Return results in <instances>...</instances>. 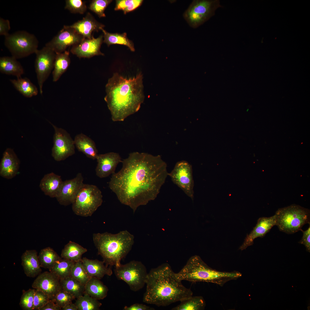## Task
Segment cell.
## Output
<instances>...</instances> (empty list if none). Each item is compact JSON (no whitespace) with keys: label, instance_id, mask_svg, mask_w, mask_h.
<instances>
[{"label":"cell","instance_id":"d6a6232c","mask_svg":"<svg viewBox=\"0 0 310 310\" xmlns=\"http://www.w3.org/2000/svg\"><path fill=\"white\" fill-rule=\"evenodd\" d=\"M180 304L172 308V310H203L206 306L205 301L202 296H192L181 301Z\"/></svg>","mask_w":310,"mask_h":310},{"label":"cell","instance_id":"b9f144b4","mask_svg":"<svg viewBox=\"0 0 310 310\" xmlns=\"http://www.w3.org/2000/svg\"><path fill=\"white\" fill-rule=\"evenodd\" d=\"M50 300L49 297L41 291L35 289L33 310H40Z\"/></svg>","mask_w":310,"mask_h":310},{"label":"cell","instance_id":"60d3db41","mask_svg":"<svg viewBox=\"0 0 310 310\" xmlns=\"http://www.w3.org/2000/svg\"><path fill=\"white\" fill-rule=\"evenodd\" d=\"M75 299L70 294L61 289L51 300L62 308L72 303Z\"/></svg>","mask_w":310,"mask_h":310},{"label":"cell","instance_id":"9c48e42d","mask_svg":"<svg viewBox=\"0 0 310 310\" xmlns=\"http://www.w3.org/2000/svg\"><path fill=\"white\" fill-rule=\"evenodd\" d=\"M114 272L116 278L125 282L134 292L144 287L148 273L145 266L141 262L135 260L115 267Z\"/></svg>","mask_w":310,"mask_h":310},{"label":"cell","instance_id":"4fadbf2b","mask_svg":"<svg viewBox=\"0 0 310 310\" xmlns=\"http://www.w3.org/2000/svg\"><path fill=\"white\" fill-rule=\"evenodd\" d=\"M51 124L55 130L52 156L57 161L64 160L75 153L74 140L65 130Z\"/></svg>","mask_w":310,"mask_h":310},{"label":"cell","instance_id":"ee69618b","mask_svg":"<svg viewBox=\"0 0 310 310\" xmlns=\"http://www.w3.org/2000/svg\"><path fill=\"white\" fill-rule=\"evenodd\" d=\"M10 29L9 21L8 20L0 18V35L5 36L8 35Z\"/></svg>","mask_w":310,"mask_h":310},{"label":"cell","instance_id":"bcb514c9","mask_svg":"<svg viewBox=\"0 0 310 310\" xmlns=\"http://www.w3.org/2000/svg\"><path fill=\"white\" fill-rule=\"evenodd\" d=\"M124 310H154V309L142 304L135 303L129 306H125Z\"/></svg>","mask_w":310,"mask_h":310},{"label":"cell","instance_id":"681fc988","mask_svg":"<svg viewBox=\"0 0 310 310\" xmlns=\"http://www.w3.org/2000/svg\"><path fill=\"white\" fill-rule=\"evenodd\" d=\"M62 310H78V309L75 304L71 303L61 308Z\"/></svg>","mask_w":310,"mask_h":310},{"label":"cell","instance_id":"30bf717a","mask_svg":"<svg viewBox=\"0 0 310 310\" xmlns=\"http://www.w3.org/2000/svg\"><path fill=\"white\" fill-rule=\"evenodd\" d=\"M221 7L218 0H193L184 13L183 17L191 27L196 28L214 16L216 10Z\"/></svg>","mask_w":310,"mask_h":310},{"label":"cell","instance_id":"7c38bea8","mask_svg":"<svg viewBox=\"0 0 310 310\" xmlns=\"http://www.w3.org/2000/svg\"><path fill=\"white\" fill-rule=\"evenodd\" d=\"M168 176L175 184L193 199L194 181L191 165L186 161H179L171 172L168 173Z\"/></svg>","mask_w":310,"mask_h":310},{"label":"cell","instance_id":"74e56055","mask_svg":"<svg viewBox=\"0 0 310 310\" xmlns=\"http://www.w3.org/2000/svg\"><path fill=\"white\" fill-rule=\"evenodd\" d=\"M35 289L23 290L20 298L19 305L24 310H33Z\"/></svg>","mask_w":310,"mask_h":310},{"label":"cell","instance_id":"f35d334b","mask_svg":"<svg viewBox=\"0 0 310 310\" xmlns=\"http://www.w3.org/2000/svg\"><path fill=\"white\" fill-rule=\"evenodd\" d=\"M111 0H93L90 4L89 8L99 18L106 17L104 11L112 2Z\"/></svg>","mask_w":310,"mask_h":310},{"label":"cell","instance_id":"ab89813d","mask_svg":"<svg viewBox=\"0 0 310 310\" xmlns=\"http://www.w3.org/2000/svg\"><path fill=\"white\" fill-rule=\"evenodd\" d=\"M65 3V9L72 13L83 14L86 10V4L81 0H67Z\"/></svg>","mask_w":310,"mask_h":310},{"label":"cell","instance_id":"d4e9b609","mask_svg":"<svg viewBox=\"0 0 310 310\" xmlns=\"http://www.w3.org/2000/svg\"><path fill=\"white\" fill-rule=\"evenodd\" d=\"M75 146L78 150L88 157L96 159L98 151L94 142L85 135L81 133L77 135L74 140Z\"/></svg>","mask_w":310,"mask_h":310},{"label":"cell","instance_id":"8d00e7d4","mask_svg":"<svg viewBox=\"0 0 310 310\" xmlns=\"http://www.w3.org/2000/svg\"><path fill=\"white\" fill-rule=\"evenodd\" d=\"M70 276L84 285L91 278L86 271L82 261L75 262L72 269Z\"/></svg>","mask_w":310,"mask_h":310},{"label":"cell","instance_id":"f6af8a7d","mask_svg":"<svg viewBox=\"0 0 310 310\" xmlns=\"http://www.w3.org/2000/svg\"><path fill=\"white\" fill-rule=\"evenodd\" d=\"M135 0H118L116 1L115 10H123L126 8L132 5Z\"/></svg>","mask_w":310,"mask_h":310},{"label":"cell","instance_id":"484cf974","mask_svg":"<svg viewBox=\"0 0 310 310\" xmlns=\"http://www.w3.org/2000/svg\"><path fill=\"white\" fill-rule=\"evenodd\" d=\"M17 59L12 56L0 58V71L2 73L21 77L24 73V69Z\"/></svg>","mask_w":310,"mask_h":310},{"label":"cell","instance_id":"d590c367","mask_svg":"<svg viewBox=\"0 0 310 310\" xmlns=\"http://www.w3.org/2000/svg\"><path fill=\"white\" fill-rule=\"evenodd\" d=\"M75 304L78 310H99L102 305L98 300L86 294L77 299Z\"/></svg>","mask_w":310,"mask_h":310},{"label":"cell","instance_id":"4dcf8cb0","mask_svg":"<svg viewBox=\"0 0 310 310\" xmlns=\"http://www.w3.org/2000/svg\"><path fill=\"white\" fill-rule=\"evenodd\" d=\"M103 33V42L109 46L113 44H119L127 46L132 51H134L135 49L132 41L127 37V33H112L107 32L103 28L101 29Z\"/></svg>","mask_w":310,"mask_h":310},{"label":"cell","instance_id":"f546056e","mask_svg":"<svg viewBox=\"0 0 310 310\" xmlns=\"http://www.w3.org/2000/svg\"><path fill=\"white\" fill-rule=\"evenodd\" d=\"M61 288L78 299L85 294V285L80 282L69 276L60 280Z\"/></svg>","mask_w":310,"mask_h":310},{"label":"cell","instance_id":"8992f818","mask_svg":"<svg viewBox=\"0 0 310 310\" xmlns=\"http://www.w3.org/2000/svg\"><path fill=\"white\" fill-rule=\"evenodd\" d=\"M276 225L280 230L292 234L302 230L305 224H310V212L308 209L292 204L279 208L275 214Z\"/></svg>","mask_w":310,"mask_h":310},{"label":"cell","instance_id":"1f68e13d","mask_svg":"<svg viewBox=\"0 0 310 310\" xmlns=\"http://www.w3.org/2000/svg\"><path fill=\"white\" fill-rule=\"evenodd\" d=\"M10 81L17 90L26 97H31L38 93L36 87L27 78L21 77Z\"/></svg>","mask_w":310,"mask_h":310},{"label":"cell","instance_id":"44dd1931","mask_svg":"<svg viewBox=\"0 0 310 310\" xmlns=\"http://www.w3.org/2000/svg\"><path fill=\"white\" fill-rule=\"evenodd\" d=\"M69 26L84 38L88 39L93 36L92 34L93 32H98L104 27L103 24L97 21L89 12H88L81 20Z\"/></svg>","mask_w":310,"mask_h":310},{"label":"cell","instance_id":"277c9868","mask_svg":"<svg viewBox=\"0 0 310 310\" xmlns=\"http://www.w3.org/2000/svg\"><path fill=\"white\" fill-rule=\"evenodd\" d=\"M94 243L98 253L106 264L119 266L121 261L131 251L134 243V237L127 230L116 234L107 232L94 233Z\"/></svg>","mask_w":310,"mask_h":310},{"label":"cell","instance_id":"2e32d148","mask_svg":"<svg viewBox=\"0 0 310 310\" xmlns=\"http://www.w3.org/2000/svg\"><path fill=\"white\" fill-rule=\"evenodd\" d=\"M32 287L38 289L52 299L61 289L60 279L50 272H45L38 275L34 281Z\"/></svg>","mask_w":310,"mask_h":310},{"label":"cell","instance_id":"5b68a950","mask_svg":"<svg viewBox=\"0 0 310 310\" xmlns=\"http://www.w3.org/2000/svg\"><path fill=\"white\" fill-rule=\"evenodd\" d=\"M176 275L181 281L192 282H204L215 284L222 286L227 282L237 280L242 276L238 271L222 272L212 269L198 255L191 257Z\"/></svg>","mask_w":310,"mask_h":310},{"label":"cell","instance_id":"5bb4252c","mask_svg":"<svg viewBox=\"0 0 310 310\" xmlns=\"http://www.w3.org/2000/svg\"><path fill=\"white\" fill-rule=\"evenodd\" d=\"M84 38L69 26L63 28L45 46L48 47L56 53H63L67 48L80 42Z\"/></svg>","mask_w":310,"mask_h":310},{"label":"cell","instance_id":"6da1fadb","mask_svg":"<svg viewBox=\"0 0 310 310\" xmlns=\"http://www.w3.org/2000/svg\"><path fill=\"white\" fill-rule=\"evenodd\" d=\"M121 162V168L112 175L108 187L134 213L157 197L168 176L167 164L160 155L137 152Z\"/></svg>","mask_w":310,"mask_h":310},{"label":"cell","instance_id":"603a6c76","mask_svg":"<svg viewBox=\"0 0 310 310\" xmlns=\"http://www.w3.org/2000/svg\"><path fill=\"white\" fill-rule=\"evenodd\" d=\"M21 262L24 272L27 276L34 278L41 273V267L36 250H26L22 255Z\"/></svg>","mask_w":310,"mask_h":310},{"label":"cell","instance_id":"7bdbcfd3","mask_svg":"<svg viewBox=\"0 0 310 310\" xmlns=\"http://www.w3.org/2000/svg\"><path fill=\"white\" fill-rule=\"evenodd\" d=\"M303 233V237L299 243L304 245L306 248V251L310 252V226L305 231L301 230Z\"/></svg>","mask_w":310,"mask_h":310},{"label":"cell","instance_id":"4316f807","mask_svg":"<svg viewBox=\"0 0 310 310\" xmlns=\"http://www.w3.org/2000/svg\"><path fill=\"white\" fill-rule=\"evenodd\" d=\"M108 287L99 279L91 277L85 285V294L98 300H102L107 296Z\"/></svg>","mask_w":310,"mask_h":310},{"label":"cell","instance_id":"83f0119b","mask_svg":"<svg viewBox=\"0 0 310 310\" xmlns=\"http://www.w3.org/2000/svg\"><path fill=\"white\" fill-rule=\"evenodd\" d=\"M70 63L69 52L67 51L56 53L54 68L52 71L53 80L57 81L66 71Z\"/></svg>","mask_w":310,"mask_h":310},{"label":"cell","instance_id":"cb8c5ba5","mask_svg":"<svg viewBox=\"0 0 310 310\" xmlns=\"http://www.w3.org/2000/svg\"><path fill=\"white\" fill-rule=\"evenodd\" d=\"M63 182L60 176L51 173L44 175L40 181L39 187L45 195L52 198H56Z\"/></svg>","mask_w":310,"mask_h":310},{"label":"cell","instance_id":"e0dca14e","mask_svg":"<svg viewBox=\"0 0 310 310\" xmlns=\"http://www.w3.org/2000/svg\"><path fill=\"white\" fill-rule=\"evenodd\" d=\"M103 37L101 35L96 38L93 36L91 39L84 38L79 43L72 46L70 51L79 58H89L95 56H103L104 54L100 51Z\"/></svg>","mask_w":310,"mask_h":310},{"label":"cell","instance_id":"836d02e7","mask_svg":"<svg viewBox=\"0 0 310 310\" xmlns=\"http://www.w3.org/2000/svg\"><path fill=\"white\" fill-rule=\"evenodd\" d=\"M75 262L61 257L55 262L49 271L60 280L63 279L70 276L72 269Z\"/></svg>","mask_w":310,"mask_h":310},{"label":"cell","instance_id":"3957f363","mask_svg":"<svg viewBox=\"0 0 310 310\" xmlns=\"http://www.w3.org/2000/svg\"><path fill=\"white\" fill-rule=\"evenodd\" d=\"M181 281L167 263L152 269L147 276L143 301L166 307L192 296L191 289L185 287Z\"/></svg>","mask_w":310,"mask_h":310},{"label":"cell","instance_id":"9a60e30c","mask_svg":"<svg viewBox=\"0 0 310 310\" xmlns=\"http://www.w3.org/2000/svg\"><path fill=\"white\" fill-rule=\"evenodd\" d=\"M84 178L81 173L73 179L63 182L59 192L56 198L61 205L72 204L84 185Z\"/></svg>","mask_w":310,"mask_h":310},{"label":"cell","instance_id":"ba28073f","mask_svg":"<svg viewBox=\"0 0 310 310\" xmlns=\"http://www.w3.org/2000/svg\"><path fill=\"white\" fill-rule=\"evenodd\" d=\"M5 44L16 59L23 58L35 53L38 41L33 34L25 31H19L5 36Z\"/></svg>","mask_w":310,"mask_h":310},{"label":"cell","instance_id":"f1b7e54d","mask_svg":"<svg viewBox=\"0 0 310 310\" xmlns=\"http://www.w3.org/2000/svg\"><path fill=\"white\" fill-rule=\"evenodd\" d=\"M87 251L86 249L79 244L70 241L62 249L61 257L75 262L82 261L83 254Z\"/></svg>","mask_w":310,"mask_h":310},{"label":"cell","instance_id":"ac0fdd59","mask_svg":"<svg viewBox=\"0 0 310 310\" xmlns=\"http://www.w3.org/2000/svg\"><path fill=\"white\" fill-rule=\"evenodd\" d=\"M96 159L97 162L95 169L96 175L101 178L115 173L117 165L122 161L120 154L113 152L98 154Z\"/></svg>","mask_w":310,"mask_h":310},{"label":"cell","instance_id":"7402d4cb","mask_svg":"<svg viewBox=\"0 0 310 310\" xmlns=\"http://www.w3.org/2000/svg\"><path fill=\"white\" fill-rule=\"evenodd\" d=\"M83 266L90 277L101 279L104 276H111L113 274L111 267L105 264L104 261L90 259L84 257L82 261Z\"/></svg>","mask_w":310,"mask_h":310},{"label":"cell","instance_id":"e575fe53","mask_svg":"<svg viewBox=\"0 0 310 310\" xmlns=\"http://www.w3.org/2000/svg\"><path fill=\"white\" fill-rule=\"evenodd\" d=\"M61 258L52 248L50 247L42 249L38 255L41 267L49 270L53 267L55 262Z\"/></svg>","mask_w":310,"mask_h":310},{"label":"cell","instance_id":"7a4b0ae2","mask_svg":"<svg viewBox=\"0 0 310 310\" xmlns=\"http://www.w3.org/2000/svg\"><path fill=\"white\" fill-rule=\"evenodd\" d=\"M143 75L127 78L114 73L105 86L104 98L113 121H122L137 112L144 99Z\"/></svg>","mask_w":310,"mask_h":310},{"label":"cell","instance_id":"d6986e66","mask_svg":"<svg viewBox=\"0 0 310 310\" xmlns=\"http://www.w3.org/2000/svg\"><path fill=\"white\" fill-rule=\"evenodd\" d=\"M275 215L269 217L259 218L257 224L249 234L247 235L243 244L239 249L241 251L245 249L248 247L252 245L254 240L257 238L263 237L274 226L276 225Z\"/></svg>","mask_w":310,"mask_h":310},{"label":"cell","instance_id":"ffe728a7","mask_svg":"<svg viewBox=\"0 0 310 310\" xmlns=\"http://www.w3.org/2000/svg\"><path fill=\"white\" fill-rule=\"evenodd\" d=\"M20 164V160L13 150L7 148L0 162V176L7 179H12L17 175Z\"/></svg>","mask_w":310,"mask_h":310},{"label":"cell","instance_id":"c3c4849f","mask_svg":"<svg viewBox=\"0 0 310 310\" xmlns=\"http://www.w3.org/2000/svg\"><path fill=\"white\" fill-rule=\"evenodd\" d=\"M143 1V0H135V2L132 5L126 8L123 10L124 13L126 14L135 10L141 5Z\"/></svg>","mask_w":310,"mask_h":310},{"label":"cell","instance_id":"8fae6325","mask_svg":"<svg viewBox=\"0 0 310 310\" xmlns=\"http://www.w3.org/2000/svg\"><path fill=\"white\" fill-rule=\"evenodd\" d=\"M35 68L40 94L43 93L44 83L53 70L56 53L50 48L45 46L35 53Z\"/></svg>","mask_w":310,"mask_h":310},{"label":"cell","instance_id":"52a82bcc","mask_svg":"<svg viewBox=\"0 0 310 310\" xmlns=\"http://www.w3.org/2000/svg\"><path fill=\"white\" fill-rule=\"evenodd\" d=\"M102 202V192L97 186L84 183L72 204V210L77 215L90 216Z\"/></svg>","mask_w":310,"mask_h":310},{"label":"cell","instance_id":"7dc6e473","mask_svg":"<svg viewBox=\"0 0 310 310\" xmlns=\"http://www.w3.org/2000/svg\"><path fill=\"white\" fill-rule=\"evenodd\" d=\"M61 308L50 299L49 301L40 310H60Z\"/></svg>","mask_w":310,"mask_h":310}]
</instances>
